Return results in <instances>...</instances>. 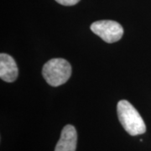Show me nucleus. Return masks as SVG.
<instances>
[{"instance_id": "f257e3e1", "label": "nucleus", "mask_w": 151, "mask_h": 151, "mask_svg": "<svg viewBox=\"0 0 151 151\" xmlns=\"http://www.w3.org/2000/svg\"><path fill=\"white\" fill-rule=\"evenodd\" d=\"M117 112L120 123L125 131L132 136L143 134L146 132V126L137 109L127 100L119 101Z\"/></svg>"}, {"instance_id": "f03ea898", "label": "nucleus", "mask_w": 151, "mask_h": 151, "mask_svg": "<svg viewBox=\"0 0 151 151\" xmlns=\"http://www.w3.org/2000/svg\"><path fill=\"white\" fill-rule=\"evenodd\" d=\"M42 75L49 85L60 86L69 80L71 75V66L66 60L54 58L44 65Z\"/></svg>"}, {"instance_id": "7ed1b4c3", "label": "nucleus", "mask_w": 151, "mask_h": 151, "mask_svg": "<svg viewBox=\"0 0 151 151\" xmlns=\"http://www.w3.org/2000/svg\"><path fill=\"white\" fill-rule=\"evenodd\" d=\"M91 30L107 43L119 41L124 35L122 25L113 20H99L92 23Z\"/></svg>"}, {"instance_id": "20e7f679", "label": "nucleus", "mask_w": 151, "mask_h": 151, "mask_svg": "<svg viewBox=\"0 0 151 151\" xmlns=\"http://www.w3.org/2000/svg\"><path fill=\"white\" fill-rule=\"evenodd\" d=\"M77 133L75 127L68 124L63 128L55 151H76Z\"/></svg>"}, {"instance_id": "39448f33", "label": "nucleus", "mask_w": 151, "mask_h": 151, "mask_svg": "<svg viewBox=\"0 0 151 151\" xmlns=\"http://www.w3.org/2000/svg\"><path fill=\"white\" fill-rule=\"evenodd\" d=\"M19 70L14 59L9 55H0V77L6 82H13L17 79Z\"/></svg>"}, {"instance_id": "423d86ee", "label": "nucleus", "mask_w": 151, "mask_h": 151, "mask_svg": "<svg viewBox=\"0 0 151 151\" xmlns=\"http://www.w3.org/2000/svg\"><path fill=\"white\" fill-rule=\"evenodd\" d=\"M58 4L64 6H72L76 4L80 0H55Z\"/></svg>"}]
</instances>
